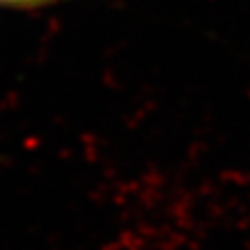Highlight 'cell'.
<instances>
[{
  "instance_id": "obj_1",
  "label": "cell",
  "mask_w": 250,
  "mask_h": 250,
  "mask_svg": "<svg viewBox=\"0 0 250 250\" xmlns=\"http://www.w3.org/2000/svg\"><path fill=\"white\" fill-rule=\"evenodd\" d=\"M45 0H0V4L4 6H30V4H40Z\"/></svg>"
}]
</instances>
